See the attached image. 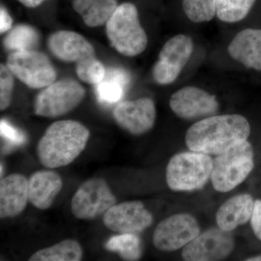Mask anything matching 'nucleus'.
Returning <instances> with one entry per match:
<instances>
[{
    "instance_id": "nucleus-11",
    "label": "nucleus",
    "mask_w": 261,
    "mask_h": 261,
    "mask_svg": "<svg viewBox=\"0 0 261 261\" xmlns=\"http://www.w3.org/2000/svg\"><path fill=\"white\" fill-rule=\"evenodd\" d=\"M234 248L231 231L212 228L199 234L182 250V258L187 261L221 260Z\"/></svg>"
},
{
    "instance_id": "nucleus-10",
    "label": "nucleus",
    "mask_w": 261,
    "mask_h": 261,
    "mask_svg": "<svg viewBox=\"0 0 261 261\" xmlns=\"http://www.w3.org/2000/svg\"><path fill=\"white\" fill-rule=\"evenodd\" d=\"M200 231L197 220L191 215H173L158 225L154 229L152 243L161 251H176L197 238Z\"/></svg>"
},
{
    "instance_id": "nucleus-2",
    "label": "nucleus",
    "mask_w": 261,
    "mask_h": 261,
    "mask_svg": "<svg viewBox=\"0 0 261 261\" xmlns=\"http://www.w3.org/2000/svg\"><path fill=\"white\" fill-rule=\"evenodd\" d=\"M90 132L73 120L51 123L38 142L37 154L44 167L54 169L68 166L85 149Z\"/></svg>"
},
{
    "instance_id": "nucleus-4",
    "label": "nucleus",
    "mask_w": 261,
    "mask_h": 261,
    "mask_svg": "<svg viewBox=\"0 0 261 261\" xmlns=\"http://www.w3.org/2000/svg\"><path fill=\"white\" fill-rule=\"evenodd\" d=\"M210 155L190 150L173 155L166 168V181L173 191H194L205 186L211 177Z\"/></svg>"
},
{
    "instance_id": "nucleus-25",
    "label": "nucleus",
    "mask_w": 261,
    "mask_h": 261,
    "mask_svg": "<svg viewBox=\"0 0 261 261\" xmlns=\"http://www.w3.org/2000/svg\"><path fill=\"white\" fill-rule=\"evenodd\" d=\"M256 0H217L216 16L225 23H236L250 13Z\"/></svg>"
},
{
    "instance_id": "nucleus-30",
    "label": "nucleus",
    "mask_w": 261,
    "mask_h": 261,
    "mask_svg": "<svg viewBox=\"0 0 261 261\" xmlns=\"http://www.w3.org/2000/svg\"><path fill=\"white\" fill-rule=\"evenodd\" d=\"M252 231L256 238L261 241V200L255 202L253 214L250 219Z\"/></svg>"
},
{
    "instance_id": "nucleus-15",
    "label": "nucleus",
    "mask_w": 261,
    "mask_h": 261,
    "mask_svg": "<svg viewBox=\"0 0 261 261\" xmlns=\"http://www.w3.org/2000/svg\"><path fill=\"white\" fill-rule=\"evenodd\" d=\"M47 46L56 58L66 63H79L95 57L94 48L81 34L70 31H59L48 38Z\"/></svg>"
},
{
    "instance_id": "nucleus-26",
    "label": "nucleus",
    "mask_w": 261,
    "mask_h": 261,
    "mask_svg": "<svg viewBox=\"0 0 261 261\" xmlns=\"http://www.w3.org/2000/svg\"><path fill=\"white\" fill-rule=\"evenodd\" d=\"M217 0H182L187 18L194 23L210 21L216 15Z\"/></svg>"
},
{
    "instance_id": "nucleus-22",
    "label": "nucleus",
    "mask_w": 261,
    "mask_h": 261,
    "mask_svg": "<svg viewBox=\"0 0 261 261\" xmlns=\"http://www.w3.org/2000/svg\"><path fill=\"white\" fill-rule=\"evenodd\" d=\"M83 249L76 240L68 239L51 247L38 250L29 261H80L83 257Z\"/></svg>"
},
{
    "instance_id": "nucleus-7",
    "label": "nucleus",
    "mask_w": 261,
    "mask_h": 261,
    "mask_svg": "<svg viewBox=\"0 0 261 261\" xmlns=\"http://www.w3.org/2000/svg\"><path fill=\"white\" fill-rule=\"evenodd\" d=\"M6 65L14 76L29 88L44 89L56 80V70L50 60L36 49L12 51Z\"/></svg>"
},
{
    "instance_id": "nucleus-16",
    "label": "nucleus",
    "mask_w": 261,
    "mask_h": 261,
    "mask_svg": "<svg viewBox=\"0 0 261 261\" xmlns=\"http://www.w3.org/2000/svg\"><path fill=\"white\" fill-rule=\"evenodd\" d=\"M29 180L13 173L0 181V218H15L23 212L29 202Z\"/></svg>"
},
{
    "instance_id": "nucleus-18",
    "label": "nucleus",
    "mask_w": 261,
    "mask_h": 261,
    "mask_svg": "<svg viewBox=\"0 0 261 261\" xmlns=\"http://www.w3.org/2000/svg\"><path fill=\"white\" fill-rule=\"evenodd\" d=\"M229 56L246 68L261 71V29H247L228 44Z\"/></svg>"
},
{
    "instance_id": "nucleus-29",
    "label": "nucleus",
    "mask_w": 261,
    "mask_h": 261,
    "mask_svg": "<svg viewBox=\"0 0 261 261\" xmlns=\"http://www.w3.org/2000/svg\"><path fill=\"white\" fill-rule=\"evenodd\" d=\"M2 137L8 140V143L13 145H20L23 143L25 140V136L21 132L11 126L8 122L5 120H1L0 123Z\"/></svg>"
},
{
    "instance_id": "nucleus-3",
    "label": "nucleus",
    "mask_w": 261,
    "mask_h": 261,
    "mask_svg": "<svg viewBox=\"0 0 261 261\" xmlns=\"http://www.w3.org/2000/svg\"><path fill=\"white\" fill-rule=\"evenodd\" d=\"M106 25L110 43L123 56L135 57L145 50L148 39L135 5L125 3L118 5Z\"/></svg>"
},
{
    "instance_id": "nucleus-1",
    "label": "nucleus",
    "mask_w": 261,
    "mask_h": 261,
    "mask_svg": "<svg viewBox=\"0 0 261 261\" xmlns=\"http://www.w3.org/2000/svg\"><path fill=\"white\" fill-rule=\"evenodd\" d=\"M250 135V123L241 115H215L190 127L185 142L190 150L218 155L247 140Z\"/></svg>"
},
{
    "instance_id": "nucleus-9",
    "label": "nucleus",
    "mask_w": 261,
    "mask_h": 261,
    "mask_svg": "<svg viewBox=\"0 0 261 261\" xmlns=\"http://www.w3.org/2000/svg\"><path fill=\"white\" fill-rule=\"evenodd\" d=\"M194 49L191 37L178 34L165 43L152 69V76L160 85H168L177 79L190 61Z\"/></svg>"
},
{
    "instance_id": "nucleus-33",
    "label": "nucleus",
    "mask_w": 261,
    "mask_h": 261,
    "mask_svg": "<svg viewBox=\"0 0 261 261\" xmlns=\"http://www.w3.org/2000/svg\"><path fill=\"white\" fill-rule=\"evenodd\" d=\"M247 261H261V255H256V256H253L247 258Z\"/></svg>"
},
{
    "instance_id": "nucleus-14",
    "label": "nucleus",
    "mask_w": 261,
    "mask_h": 261,
    "mask_svg": "<svg viewBox=\"0 0 261 261\" xmlns=\"http://www.w3.org/2000/svg\"><path fill=\"white\" fill-rule=\"evenodd\" d=\"M113 116L117 124L123 130L132 135H142L154 126L155 106L148 97L122 101L115 107Z\"/></svg>"
},
{
    "instance_id": "nucleus-21",
    "label": "nucleus",
    "mask_w": 261,
    "mask_h": 261,
    "mask_svg": "<svg viewBox=\"0 0 261 261\" xmlns=\"http://www.w3.org/2000/svg\"><path fill=\"white\" fill-rule=\"evenodd\" d=\"M129 82L130 76L126 70L120 68H108L104 79L95 85L98 100L105 104L119 102Z\"/></svg>"
},
{
    "instance_id": "nucleus-27",
    "label": "nucleus",
    "mask_w": 261,
    "mask_h": 261,
    "mask_svg": "<svg viewBox=\"0 0 261 261\" xmlns=\"http://www.w3.org/2000/svg\"><path fill=\"white\" fill-rule=\"evenodd\" d=\"M76 74L82 82L89 84H99L106 74V68L96 57L77 63Z\"/></svg>"
},
{
    "instance_id": "nucleus-24",
    "label": "nucleus",
    "mask_w": 261,
    "mask_h": 261,
    "mask_svg": "<svg viewBox=\"0 0 261 261\" xmlns=\"http://www.w3.org/2000/svg\"><path fill=\"white\" fill-rule=\"evenodd\" d=\"M105 247L125 260H137L142 256V241L135 233H119L110 239Z\"/></svg>"
},
{
    "instance_id": "nucleus-8",
    "label": "nucleus",
    "mask_w": 261,
    "mask_h": 261,
    "mask_svg": "<svg viewBox=\"0 0 261 261\" xmlns=\"http://www.w3.org/2000/svg\"><path fill=\"white\" fill-rule=\"evenodd\" d=\"M116 202L107 181L102 178H92L84 182L75 192L70 208L76 219L94 220L104 216Z\"/></svg>"
},
{
    "instance_id": "nucleus-23",
    "label": "nucleus",
    "mask_w": 261,
    "mask_h": 261,
    "mask_svg": "<svg viewBox=\"0 0 261 261\" xmlns=\"http://www.w3.org/2000/svg\"><path fill=\"white\" fill-rule=\"evenodd\" d=\"M39 34L35 29L25 24H19L10 29L4 39L5 49L11 51L34 50L39 44Z\"/></svg>"
},
{
    "instance_id": "nucleus-31",
    "label": "nucleus",
    "mask_w": 261,
    "mask_h": 261,
    "mask_svg": "<svg viewBox=\"0 0 261 261\" xmlns=\"http://www.w3.org/2000/svg\"><path fill=\"white\" fill-rule=\"evenodd\" d=\"M13 18L5 7L0 8V32L1 34L10 31L13 27Z\"/></svg>"
},
{
    "instance_id": "nucleus-13",
    "label": "nucleus",
    "mask_w": 261,
    "mask_h": 261,
    "mask_svg": "<svg viewBox=\"0 0 261 261\" xmlns=\"http://www.w3.org/2000/svg\"><path fill=\"white\" fill-rule=\"evenodd\" d=\"M169 105L176 116L191 121L215 116L219 109L216 96L191 86L184 87L173 93Z\"/></svg>"
},
{
    "instance_id": "nucleus-17",
    "label": "nucleus",
    "mask_w": 261,
    "mask_h": 261,
    "mask_svg": "<svg viewBox=\"0 0 261 261\" xmlns=\"http://www.w3.org/2000/svg\"><path fill=\"white\" fill-rule=\"evenodd\" d=\"M29 201L39 210L45 211L54 203L63 188V180L56 171L43 170L33 173L29 179Z\"/></svg>"
},
{
    "instance_id": "nucleus-12",
    "label": "nucleus",
    "mask_w": 261,
    "mask_h": 261,
    "mask_svg": "<svg viewBox=\"0 0 261 261\" xmlns=\"http://www.w3.org/2000/svg\"><path fill=\"white\" fill-rule=\"evenodd\" d=\"M153 222L152 215L140 201L116 204L103 216L108 229L118 233H140Z\"/></svg>"
},
{
    "instance_id": "nucleus-28",
    "label": "nucleus",
    "mask_w": 261,
    "mask_h": 261,
    "mask_svg": "<svg viewBox=\"0 0 261 261\" xmlns=\"http://www.w3.org/2000/svg\"><path fill=\"white\" fill-rule=\"evenodd\" d=\"M14 75L7 65L0 66V110L9 107L14 89Z\"/></svg>"
},
{
    "instance_id": "nucleus-32",
    "label": "nucleus",
    "mask_w": 261,
    "mask_h": 261,
    "mask_svg": "<svg viewBox=\"0 0 261 261\" xmlns=\"http://www.w3.org/2000/svg\"><path fill=\"white\" fill-rule=\"evenodd\" d=\"M24 6L29 8H35L42 4L46 0H18Z\"/></svg>"
},
{
    "instance_id": "nucleus-6",
    "label": "nucleus",
    "mask_w": 261,
    "mask_h": 261,
    "mask_svg": "<svg viewBox=\"0 0 261 261\" xmlns=\"http://www.w3.org/2000/svg\"><path fill=\"white\" fill-rule=\"evenodd\" d=\"M85 95V89L75 80L64 79L53 82L37 94L34 113L50 118L64 116L78 107Z\"/></svg>"
},
{
    "instance_id": "nucleus-5",
    "label": "nucleus",
    "mask_w": 261,
    "mask_h": 261,
    "mask_svg": "<svg viewBox=\"0 0 261 261\" xmlns=\"http://www.w3.org/2000/svg\"><path fill=\"white\" fill-rule=\"evenodd\" d=\"M211 181L216 191L228 192L243 183L254 168V152L246 140L216 155Z\"/></svg>"
},
{
    "instance_id": "nucleus-19",
    "label": "nucleus",
    "mask_w": 261,
    "mask_h": 261,
    "mask_svg": "<svg viewBox=\"0 0 261 261\" xmlns=\"http://www.w3.org/2000/svg\"><path fill=\"white\" fill-rule=\"evenodd\" d=\"M255 202L248 194H240L228 199L216 214L218 226L224 231H232L239 226L247 224L253 214Z\"/></svg>"
},
{
    "instance_id": "nucleus-20",
    "label": "nucleus",
    "mask_w": 261,
    "mask_h": 261,
    "mask_svg": "<svg viewBox=\"0 0 261 261\" xmlns=\"http://www.w3.org/2000/svg\"><path fill=\"white\" fill-rule=\"evenodd\" d=\"M72 5L91 28L107 23L118 6L117 0H72Z\"/></svg>"
}]
</instances>
